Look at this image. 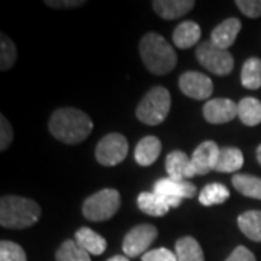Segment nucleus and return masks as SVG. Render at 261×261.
Here are the masks:
<instances>
[{
    "instance_id": "28",
    "label": "nucleus",
    "mask_w": 261,
    "mask_h": 261,
    "mask_svg": "<svg viewBox=\"0 0 261 261\" xmlns=\"http://www.w3.org/2000/svg\"><path fill=\"white\" fill-rule=\"evenodd\" d=\"M16 47L13 44V41L9 37H6L5 34H2V42H0V68L2 71H6L12 68V65L16 61Z\"/></svg>"
},
{
    "instance_id": "22",
    "label": "nucleus",
    "mask_w": 261,
    "mask_h": 261,
    "mask_svg": "<svg viewBox=\"0 0 261 261\" xmlns=\"http://www.w3.org/2000/svg\"><path fill=\"white\" fill-rule=\"evenodd\" d=\"M238 118L247 126L261 123V102L255 97H244L238 103Z\"/></svg>"
},
{
    "instance_id": "35",
    "label": "nucleus",
    "mask_w": 261,
    "mask_h": 261,
    "mask_svg": "<svg viewBox=\"0 0 261 261\" xmlns=\"http://www.w3.org/2000/svg\"><path fill=\"white\" fill-rule=\"evenodd\" d=\"M108 261H129V258L126 255H115V257L109 258Z\"/></svg>"
},
{
    "instance_id": "31",
    "label": "nucleus",
    "mask_w": 261,
    "mask_h": 261,
    "mask_svg": "<svg viewBox=\"0 0 261 261\" xmlns=\"http://www.w3.org/2000/svg\"><path fill=\"white\" fill-rule=\"evenodd\" d=\"M141 261H178L176 252L170 251L167 248L161 247V248H157V250H151V251H147L142 257H141Z\"/></svg>"
},
{
    "instance_id": "12",
    "label": "nucleus",
    "mask_w": 261,
    "mask_h": 261,
    "mask_svg": "<svg viewBox=\"0 0 261 261\" xmlns=\"http://www.w3.org/2000/svg\"><path fill=\"white\" fill-rule=\"evenodd\" d=\"M203 116L209 123L215 125L231 122L235 116H238V105L225 97L207 100L203 106Z\"/></svg>"
},
{
    "instance_id": "20",
    "label": "nucleus",
    "mask_w": 261,
    "mask_h": 261,
    "mask_svg": "<svg viewBox=\"0 0 261 261\" xmlns=\"http://www.w3.org/2000/svg\"><path fill=\"white\" fill-rule=\"evenodd\" d=\"M243 151L235 147H224L219 151V157L215 166V171L219 173H233L243 167Z\"/></svg>"
},
{
    "instance_id": "17",
    "label": "nucleus",
    "mask_w": 261,
    "mask_h": 261,
    "mask_svg": "<svg viewBox=\"0 0 261 261\" xmlns=\"http://www.w3.org/2000/svg\"><path fill=\"white\" fill-rule=\"evenodd\" d=\"M161 152V141L157 137H145L138 142L135 148V161L140 166H151L160 157Z\"/></svg>"
},
{
    "instance_id": "15",
    "label": "nucleus",
    "mask_w": 261,
    "mask_h": 261,
    "mask_svg": "<svg viewBox=\"0 0 261 261\" xmlns=\"http://www.w3.org/2000/svg\"><path fill=\"white\" fill-rule=\"evenodd\" d=\"M168 177L174 180H189L190 176V157L183 151H171L166 159Z\"/></svg>"
},
{
    "instance_id": "11",
    "label": "nucleus",
    "mask_w": 261,
    "mask_h": 261,
    "mask_svg": "<svg viewBox=\"0 0 261 261\" xmlns=\"http://www.w3.org/2000/svg\"><path fill=\"white\" fill-rule=\"evenodd\" d=\"M178 87L183 93L196 99L203 100L211 97L214 92V83L207 75L202 74L199 71H186L178 79Z\"/></svg>"
},
{
    "instance_id": "32",
    "label": "nucleus",
    "mask_w": 261,
    "mask_h": 261,
    "mask_svg": "<svg viewBox=\"0 0 261 261\" xmlns=\"http://www.w3.org/2000/svg\"><path fill=\"white\" fill-rule=\"evenodd\" d=\"M13 140V130L12 126L8 122V119L2 115L0 116V149L5 151V149L9 148L10 142Z\"/></svg>"
},
{
    "instance_id": "3",
    "label": "nucleus",
    "mask_w": 261,
    "mask_h": 261,
    "mask_svg": "<svg viewBox=\"0 0 261 261\" xmlns=\"http://www.w3.org/2000/svg\"><path fill=\"white\" fill-rule=\"evenodd\" d=\"M41 216L35 200L20 196H3L0 200V225L3 228L23 229L34 225Z\"/></svg>"
},
{
    "instance_id": "34",
    "label": "nucleus",
    "mask_w": 261,
    "mask_h": 261,
    "mask_svg": "<svg viewBox=\"0 0 261 261\" xmlns=\"http://www.w3.org/2000/svg\"><path fill=\"white\" fill-rule=\"evenodd\" d=\"M45 5H48L49 8H54V9H68V8H80L83 6L84 2H49L47 0Z\"/></svg>"
},
{
    "instance_id": "10",
    "label": "nucleus",
    "mask_w": 261,
    "mask_h": 261,
    "mask_svg": "<svg viewBox=\"0 0 261 261\" xmlns=\"http://www.w3.org/2000/svg\"><path fill=\"white\" fill-rule=\"evenodd\" d=\"M221 148L214 141H205L195 149L190 159V176H203L215 170Z\"/></svg>"
},
{
    "instance_id": "24",
    "label": "nucleus",
    "mask_w": 261,
    "mask_h": 261,
    "mask_svg": "<svg viewBox=\"0 0 261 261\" xmlns=\"http://www.w3.org/2000/svg\"><path fill=\"white\" fill-rule=\"evenodd\" d=\"M241 83L245 89L257 90L261 87V60L257 57L248 58L241 70Z\"/></svg>"
},
{
    "instance_id": "26",
    "label": "nucleus",
    "mask_w": 261,
    "mask_h": 261,
    "mask_svg": "<svg viewBox=\"0 0 261 261\" xmlns=\"http://www.w3.org/2000/svg\"><path fill=\"white\" fill-rule=\"evenodd\" d=\"M229 197V190L221 183H211L199 193V202L203 206L221 205Z\"/></svg>"
},
{
    "instance_id": "29",
    "label": "nucleus",
    "mask_w": 261,
    "mask_h": 261,
    "mask_svg": "<svg viewBox=\"0 0 261 261\" xmlns=\"http://www.w3.org/2000/svg\"><path fill=\"white\" fill-rule=\"evenodd\" d=\"M0 261H28L23 248L12 241L0 243Z\"/></svg>"
},
{
    "instance_id": "1",
    "label": "nucleus",
    "mask_w": 261,
    "mask_h": 261,
    "mask_svg": "<svg viewBox=\"0 0 261 261\" xmlns=\"http://www.w3.org/2000/svg\"><path fill=\"white\" fill-rule=\"evenodd\" d=\"M49 132L60 142L74 145L83 142L93 129V122L90 116L74 109V108H61L53 113L48 122Z\"/></svg>"
},
{
    "instance_id": "33",
    "label": "nucleus",
    "mask_w": 261,
    "mask_h": 261,
    "mask_svg": "<svg viewBox=\"0 0 261 261\" xmlns=\"http://www.w3.org/2000/svg\"><path fill=\"white\" fill-rule=\"evenodd\" d=\"M225 261H255V255L247 247L240 245L231 252V255Z\"/></svg>"
},
{
    "instance_id": "13",
    "label": "nucleus",
    "mask_w": 261,
    "mask_h": 261,
    "mask_svg": "<svg viewBox=\"0 0 261 261\" xmlns=\"http://www.w3.org/2000/svg\"><path fill=\"white\" fill-rule=\"evenodd\" d=\"M240 31H241V20L238 18H228L212 31L211 42L222 49H228L231 45H233Z\"/></svg>"
},
{
    "instance_id": "30",
    "label": "nucleus",
    "mask_w": 261,
    "mask_h": 261,
    "mask_svg": "<svg viewBox=\"0 0 261 261\" xmlns=\"http://www.w3.org/2000/svg\"><path fill=\"white\" fill-rule=\"evenodd\" d=\"M235 5L248 18L257 19L261 16V0H237Z\"/></svg>"
},
{
    "instance_id": "9",
    "label": "nucleus",
    "mask_w": 261,
    "mask_h": 261,
    "mask_svg": "<svg viewBox=\"0 0 261 261\" xmlns=\"http://www.w3.org/2000/svg\"><path fill=\"white\" fill-rule=\"evenodd\" d=\"M154 193L161 196L170 207H177L183 199L193 197L196 195V186L189 180L164 177L157 180V183L154 185Z\"/></svg>"
},
{
    "instance_id": "19",
    "label": "nucleus",
    "mask_w": 261,
    "mask_h": 261,
    "mask_svg": "<svg viewBox=\"0 0 261 261\" xmlns=\"http://www.w3.org/2000/svg\"><path fill=\"white\" fill-rule=\"evenodd\" d=\"M138 207L149 216H164L171 209L167 202L154 192H142L137 199Z\"/></svg>"
},
{
    "instance_id": "8",
    "label": "nucleus",
    "mask_w": 261,
    "mask_h": 261,
    "mask_svg": "<svg viewBox=\"0 0 261 261\" xmlns=\"http://www.w3.org/2000/svg\"><path fill=\"white\" fill-rule=\"evenodd\" d=\"M159 235V231L154 225L149 224H141L138 226H134L129 232L125 235L123 244H122V250L125 252L126 257H138L144 255L149 245L155 241Z\"/></svg>"
},
{
    "instance_id": "27",
    "label": "nucleus",
    "mask_w": 261,
    "mask_h": 261,
    "mask_svg": "<svg viewBox=\"0 0 261 261\" xmlns=\"http://www.w3.org/2000/svg\"><path fill=\"white\" fill-rule=\"evenodd\" d=\"M57 261H92L90 254L83 250L75 240H68L60 245L56 252Z\"/></svg>"
},
{
    "instance_id": "16",
    "label": "nucleus",
    "mask_w": 261,
    "mask_h": 261,
    "mask_svg": "<svg viewBox=\"0 0 261 261\" xmlns=\"http://www.w3.org/2000/svg\"><path fill=\"white\" fill-rule=\"evenodd\" d=\"M200 35H202V31H200V27L196 22L185 20L174 29L173 42L177 48L187 49V48H192L197 44V41L200 39Z\"/></svg>"
},
{
    "instance_id": "25",
    "label": "nucleus",
    "mask_w": 261,
    "mask_h": 261,
    "mask_svg": "<svg viewBox=\"0 0 261 261\" xmlns=\"http://www.w3.org/2000/svg\"><path fill=\"white\" fill-rule=\"evenodd\" d=\"M233 187L241 195L261 200V178L251 174H235L232 177Z\"/></svg>"
},
{
    "instance_id": "2",
    "label": "nucleus",
    "mask_w": 261,
    "mask_h": 261,
    "mask_svg": "<svg viewBox=\"0 0 261 261\" xmlns=\"http://www.w3.org/2000/svg\"><path fill=\"white\" fill-rule=\"evenodd\" d=\"M140 54L142 63L152 74L164 75L177 64V56L173 47L155 32H148L140 42Z\"/></svg>"
},
{
    "instance_id": "6",
    "label": "nucleus",
    "mask_w": 261,
    "mask_h": 261,
    "mask_svg": "<svg viewBox=\"0 0 261 261\" xmlns=\"http://www.w3.org/2000/svg\"><path fill=\"white\" fill-rule=\"evenodd\" d=\"M196 58L207 71L216 75H228L233 70V57L231 53L216 47L211 41L202 42L197 47Z\"/></svg>"
},
{
    "instance_id": "5",
    "label": "nucleus",
    "mask_w": 261,
    "mask_h": 261,
    "mask_svg": "<svg viewBox=\"0 0 261 261\" xmlns=\"http://www.w3.org/2000/svg\"><path fill=\"white\" fill-rule=\"evenodd\" d=\"M121 207V195L116 189H103L87 197L83 203V215L92 222H102L113 218Z\"/></svg>"
},
{
    "instance_id": "14",
    "label": "nucleus",
    "mask_w": 261,
    "mask_h": 261,
    "mask_svg": "<svg viewBox=\"0 0 261 261\" xmlns=\"http://www.w3.org/2000/svg\"><path fill=\"white\" fill-rule=\"evenodd\" d=\"M193 0H155L152 2V9L160 18L173 20L180 16H185L193 9Z\"/></svg>"
},
{
    "instance_id": "18",
    "label": "nucleus",
    "mask_w": 261,
    "mask_h": 261,
    "mask_svg": "<svg viewBox=\"0 0 261 261\" xmlns=\"http://www.w3.org/2000/svg\"><path fill=\"white\" fill-rule=\"evenodd\" d=\"M75 243L79 244L83 250L93 254V255H100L105 252L108 243L103 238L102 235H99L97 232H94L93 229L83 226L75 232Z\"/></svg>"
},
{
    "instance_id": "36",
    "label": "nucleus",
    "mask_w": 261,
    "mask_h": 261,
    "mask_svg": "<svg viewBox=\"0 0 261 261\" xmlns=\"http://www.w3.org/2000/svg\"><path fill=\"white\" fill-rule=\"evenodd\" d=\"M257 161L260 163L261 166V144L258 145V148H257Z\"/></svg>"
},
{
    "instance_id": "4",
    "label": "nucleus",
    "mask_w": 261,
    "mask_h": 261,
    "mask_svg": "<svg viewBox=\"0 0 261 261\" xmlns=\"http://www.w3.org/2000/svg\"><path fill=\"white\" fill-rule=\"evenodd\" d=\"M171 106V96L166 87L155 86L148 90L137 106V118L140 122L155 126L167 118Z\"/></svg>"
},
{
    "instance_id": "23",
    "label": "nucleus",
    "mask_w": 261,
    "mask_h": 261,
    "mask_svg": "<svg viewBox=\"0 0 261 261\" xmlns=\"http://www.w3.org/2000/svg\"><path fill=\"white\" fill-rule=\"evenodd\" d=\"M178 261H205L203 250L193 237H183L176 243Z\"/></svg>"
},
{
    "instance_id": "7",
    "label": "nucleus",
    "mask_w": 261,
    "mask_h": 261,
    "mask_svg": "<svg viewBox=\"0 0 261 261\" xmlns=\"http://www.w3.org/2000/svg\"><path fill=\"white\" fill-rule=\"evenodd\" d=\"M128 155V141L121 134H108L96 145V160L99 164L112 167Z\"/></svg>"
},
{
    "instance_id": "21",
    "label": "nucleus",
    "mask_w": 261,
    "mask_h": 261,
    "mask_svg": "<svg viewBox=\"0 0 261 261\" xmlns=\"http://www.w3.org/2000/svg\"><path fill=\"white\" fill-rule=\"evenodd\" d=\"M237 224L247 238L255 243H261V211L244 212L238 216Z\"/></svg>"
}]
</instances>
